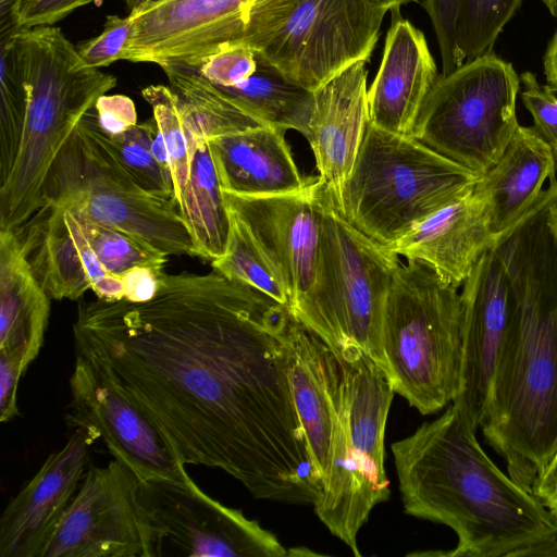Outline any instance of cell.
Returning a JSON list of instances; mask_svg holds the SVG:
<instances>
[{"label":"cell","mask_w":557,"mask_h":557,"mask_svg":"<svg viewBox=\"0 0 557 557\" xmlns=\"http://www.w3.org/2000/svg\"><path fill=\"white\" fill-rule=\"evenodd\" d=\"M290 317L214 269L165 273L149 301L82 302L73 337L185 466L221 469L258 499L313 505L323 480L292 395Z\"/></svg>","instance_id":"1"},{"label":"cell","mask_w":557,"mask_h":557,"mask_svg":"<svg viewBox=\"0 0 557 557\" xmlns=\"http://www.w3.org/2000/svg\"><path fill=\"white\" fill-rule=\"evenodd\" d=\"M549 180L535 206L495 244L516 298L480 426L508 474L532 493L557 454V243Z\"/></svg>","instance_id":"2"},{"label":"cell","mask_w":557,"mask_h":557,"mask_svg":"<svg viewBox=\"0 0 557 557\" xmlns=\"http://www.w3.org/2000/svg\"><path fill=\"white\" fill-rule=\"evenodd\" d=\"M475 429L453 404L392 444L407 515L451 528L453 557H521L557 539V519L485 454Z\"/></svg>","instance_id":"3"},{"label":"cell","mask_w":557,"mask_h":557,"mask_svg":"<svg viewBox=\"0 0 557 557\" xmlns=\"http://www.w3.org/2000/svg\"><path fill=\"white\" fill-rule=\"evenodd\" d=\"M13 38L29 90L15 164L0 187V230H17L44 205V186L61 149L115 76L84 62L53 25L20 28Z\"/></svg>","instance_id":"4"},{"label":"cell","mask_w":557,"mask_h":557,"mask_svg":"<svg viewBox=\"0 0 557 557\" xmlns=\"http://www.w3.org/2000/svg\"><path fill=\"white\" fill-rule=\"evenodd\" d=\"M458 287L421 260L398 268L382 315V350L395 393L422 414L457 396L462 364Z\"/></svg>","instance_id":"5"},{"label":"cell","mask_w":557,"mask_h":557,"mask_svg":"<svg viewBox=\"0 0 557 557\" xmlns=\"http://www.w3.org/2000/svg\"><path fill=\"white\" fill-rule=\"evenodd\" d=\"M479 175L429 148L369 124L336 203L360 232L392 247L470 191Z\"/></svg>","instance_id":"6"},{"label":"cell","mask_w":557,"mask_h":557,"mask_svg":"<svg viewBox=\"0 0 557 557\" xmlns=\"http://www.w3.org/2000/svg\"><path fill=\"white\" fill-rule=\"evenodd\" d=\"M315 200L320 220L315 281L294 315L330 348L360 347L387 374L382 315L401 262L396 252L356 228L319 180Z\"/></svg>","instance_id":"7"},{"label":"cell","mask_w":557,"mask_h":557,"mask_svg":"<svg viewBox=\"0 0 557 557\" xmlns=\"http://www.w3.org/2000/svg\"><path fill=\"white\" fill-rule=\"evenodd\" d=\"M42 200V207L63 203L85 220L129 232L168 256H194L177 205L147 193L133 180L101 128L95 106L54 160Z\"/></svg>","instance_id":"8"},{"label":"cell","mask_w":557,"mask_h":557,"mask_svg":"<svg viewBox=\"0 0 557 557\" xmlns=\"http://www.w3.org/2000/svg\"><path fill=\"white\" fill-rule=\"evenodd\" d=\"M520 76L493 50L441 74L417 119L413 136L481 176L502 157L520 125Z\"/></svg>","instance_id":"9"},{"label":"cell","mask_w":557,"mask_h":557,"mask_svg":"<svg viewBox=\"0 0 557 557\" xmlns=\"http://www.w3.org/2000/svg\"><path fill=\"white\" fill-rule=\"evenodd\" d=\"M386 12L374 0H297L251 48L313 91L351 64L369 62Z\"/></svg>","instance_id":"10"},{"label":"cell","mask_w":557,"mask_h":557,"mask_svg":"<svg viewBox=\"0 0 557 557\" xmlns=\"http://www.w3.org/2000/svg\"><path fill=\"white\" fill-rule=\"evenodd\" d=\"M275 0H153L131 10L123 60L197 67L218 51L249 46Z\"/></svg>","instance_id":"11"},{"label":"cell","mask_w":557,"mask_h":557,"mask_svg":"<svg viewBox=\"0 0 557 557\" xmlns=\"http://www.w3.org/2000/svg\"><path fill=\"white\" fill-rule=\"evenodd\" d=\"M139 498L153 557L170 547L193 557L289 556L274 534L205 494L190 478L140 482Z\"/></svg>","instance_id":"12"},{"label":"cell","mask_w":557,"mask_h":557,"mask_svg":"<svg viewBox=\"0 0 557 557\" xmlns=\"http://www.w3.org/2000/svg\"><path fill=\"white\" fill-rule=\"evenodd\" d=\"M70 391V426H84L102 438L114 458L140 482H185L190 478L147 411L96 361L81 352H75Z\"/></svg>","instance_id":"13"},{"label":"cell","mask_w":557,"mask_h":557,"mask_svg":"<svg viewBox=\"0 0 557 557\" xmlns=\"http://www.w3.org/2000/svg\"><path fill=\"white\" fill-rule=\"evenodd\" d=\"M139 484L116 459L90 467L42 557H153Z\"/></svg>","instance_id":"14"},{"label":"cell","mask_w":557,"mask_h":557,"mask_svg":"<svg viewBox=\"0 0 557 557\" xmlns=\"http://www.w3.org/2000/svg\"><path fill=\"white\" fill-rule=\"evenodd\" d=\"M460 297L462 364L453 404L476 430L485 416L498 355L516 311L513 289L494 246L475 263Z\"/></svg>","instance_id":"15"},{"label":"cell","mask_w":557,"mask_h":557,"mask_svg":"<svg viewBox=\"0 0 557 557\" xmlns=\"http://www.w3.org/2000/svg\"><path fill=\"white\" fill-rule=\"evenodd\" d=\"M317 182L298 193L269 197L222 191L226 207L243 221L280 277L293 314L302 309L315 281L320 240Z\"/></svg>","instance_id":"16"},{"label":"cell","mask_w":557,"mask_h":557,"mask_svg":"<svg viewBox=\"0 0 557 557\" xmlns=\"http://www.w3.org/2000/svg\"><path fill=\"white\" fill-rule=\"evenodd\" d=\"M97 436L73 429L65 445L49 455L0 518V557H42L86 473Z\"/></svg>","instance_id":"17"},{"label":"cell","mask_w":557,"mask_h":557,"mask_svg":"<svg viewBox=\"0 0 557 557\" xmlns=\"http://www.w3.org/2000/svg\"><path fill=\"white\" fill-rule=\"evenodd\" d=\"M36 213L23 243L33 271L51 299L76 300L88 289L104 301L124 298L122 278L102 267L74 210L52 203Z\"/></svg>","instance_id":"18"},{"label":"cell","mask_w":557,"mask_h":557,"mask_svg":"<svg viewBox=\"0 0 557 557\" xmlns=\"http://www.w3.org/2000/svg\"><path fill=\"white\" fill-rule=\"evenodd\" d=\"M366 64H351L312 91L306 139L312 149L319 181L335 202L370 124Z\"/></svg>","instance_id":"19"},{"label":"cell","mask_w":557,"mask_h":557,"mask_svg":"<svg viewBox=\"0 0 557 557\" xmlns=\"http://www.w3.org/2000/svg\"><path fill=\"white\" fill-rule=\"evenodd\" d=\"M391 25L376 75L368 88L370 124L401 136H413L421 108L437 82L435 60L424 34L391 10Z\"/></svg>","instance_id":"20"},{"label":"cell","mask_w":557,"mask_h":557,"mask_svg":"<svg viewBox=\"0 0 557 557\" xmlns=\"http://www.w3.org/2000/svg\"><path fill=\"white\" fill-rule=\"evenodd\" d=\"M329 394L332 437L322 493L313 504L314 512L329 531L359 557L357 534L373 507L389 496L373 483L355 454L342 370L333 351L329 364Z\"/></svg>","instance_id":"21"},{"label":"cell","mask_w":557,"mask_h":557,"mask_svg":"<svg viewBox=\"0 0 557 557\" xmlns=\"http://www.w3.org/2000/svg\"><path fill=\"white\" fill-rule=\"evenodd\" d=\"M284 129L259 126L208 139L223 193L269 197L307 189L318 176H304Z\"/></svg>","instance_id":"22"},{"label":"cell","mask_w":557,"mask_h":557,"mask_svg":"<svg viewBox=\"0 0 557 557\" xmlns=\"http://www.w3.org/2000/svg\"><path fill=\"white\" fill-rule=\"evenodd\" d=\"M495 244L486 205L473 187L425 219L389 249L407 260L428 263L459 287L483 252Z\"/></svg>","instance_id":"23"},{"label":"cell","mask_w":557,"mask_h":557,"mask_svg":"<svg viewBox=\"0 0 557 557\" xmlns=\"http://www.w3.org/2000/svg\"><path fill=\"white\" fill-rule=\"evenodd\" d=\"M555 173L549 146L533 126L519 125L502 157L474 185L496 242L535 206L544 182Z\"/></svg>","instance_id":"24"},{"label":"cell","mask_w":557,"mask_h":557,"mask_svg":"<svg viewBox=\"0 0 557 557\" xmlns=\"http://www.w3.org/2000/svg\"><path fill=\"white\" fill-rule=\"evenodd\" d=\"M331 350L342 370L355 454L373 483L389 496L384 437L394 386L383 369L360 347L346 344Z\"/></svg>","instance_id":"25"},{"label":"cell","mask_w":557,"mask_h":557,"mask_svg":"<svg viewBox=\"0 0 557 557\" xmlns=\"http://www.w3.org/2000/svg\"><path fill=\"white\" fill-rule=\"evenodd\" d=\"M49 299L17 230H0V352L20 358L26 369L44 344Z\"/></svg>","instance_id":"26"},{"label":"cell","mask_w":557,"mask_h":557,"mask_svg":"<svg viewBox=\"0 0 557 557\" xmlns=\"http://www.w3.org/2000/svg\"><path fill=\"white\" fill-rule=\"evenodd\" d=\"M289 383L296 411L314 466L326 469L332 437L329 394L331 348L293 313L289 321Z\"/></svg>","instance_id":"27"},{"label":"cell","mask_w":557,"mask_h":557,"mask_svg":"<svg viewBox=\"0 0 557 557\" xmlns=\"http://www.w3.org/2000/svg\"><path fill=\"white\" fill-rule=\"evenodd\" d=\"M183 120L189 141L190 172L177 208L190 234L194 256L212 262L226 250L230 234L228 211L208 138L184 116Z\"/></svg>","instance_id":"28"},{"label":"cell","mask_w":557,"mask_h":557,"mask_svg":"<svg viewBox=\"0 0 557 557\" xmlns=\"http://www.w3.org/2000/svg\"><path fill=\"white\" fill-rule=\"evenodd\" d=\"M220 88L239 109L263 126L294 129L306 137L312 91L289 82L259 57L258 67L248 79L233 87Z\"/></svg>","instance_id":"29"},{"label":"cell","mask_w":557,"mask_h":557,"mask_svg":"<svg viewBox=\"0 0 557 557\" xmlns=\"http://www.w3.org/2000/svg\"><path fill=\"white\" fill-rule=\"evenodd\" d=\"M13 34L0 37V187L15 164L29 102Z\"/></svg>","instance_id":"30"},{"label":"cell","mask_w":557,"mask_h":557,"mask_svg":"<svg viewBox=\"0 0 557 557\" xmlns=\"http://www.w3.org/2000/svg\"><path fill=\"white\" fill-rule=\"evenodd\" d=\"M227 211L230 234L226 250L221 258L211 262L212 269L289 308L286 289L273 267L243 221L228 208Z\"/></svg>","instance_id":"31"},{"label":"cell","mask_w":557,"mask_h":557,"mask_svg":"<svg viewBox=\"0 0 557 557\" xmlns=\"http://www.w3.org/2000/svg\"><path fill=\"white\" fill-rule=\"evenodd\" d=\"M77 216L88 244L111 275L122 278L136 268H164L168 255L145 239L124 230Z\"/></svg>","instance_id":"32"},{"label":"cell","mask_w":557,"mask_h":557,"mask_svg":"<svg viewBox=\"0 0 557 557\" xmlns=\"http://www.w3.org/2000/svg\"><path fill=\"white\" fill-rule=\"evenodd\" d=\"M523 0H459L457 49L461 63L490 52Z\"/></svg>","instance_id":"33"},{"label":"cell","mask_w":557,"mask_h":557,"mask_svg":"<svg viewBox=\"0 0 557 557\" xmlns=\"http://www.w3.org/2000/svg\"><path fill=\"white\" fill-rule=\"evenodd\" d=\"M150 104L170 157L174 201L178 206L187 186L190 172L189 141L177 95L171 87L149 85L141 90Z\"/></svg>","instance_id":"34"},{"label":"cell","mask_w":557,"mask_h":557,"mask_svg":"<svg viewBox=\"0 0 557 557\" xmlns=\"http://www.w3.org/2000/svg\"><path fill=\"white\" fill-rule=\"evenodd\" d=\"M109 139L123 168L144 190L174 200L172 174L152 156L144 123L123 133L109 135Z\"/></svg>","instance_id":"35"},{"label":"cell","mask_w":557,"mask_h":557,"mask_svg":"<svg viewBox=\"0 0 557 557\" xmlns=\"http://www.w3.org/2000/svg\"><path fill=\"white\" fill-rule=\"evenodd\" d=\"M521 99L533 117V127L549 146L557 171V96L547 84H541L529 71L520 75Z\"/></svg>","instance_id":"36"},{"label":"cell","mask_w":557,"mask_h":557,"mask_svg":"<svg viewBox=\"0 0 557 557\" xmlns=\"http://www.w3.org/2000/svg\"><path fill=\"white\" fill-rule=\"evenodd\" d=\"M132 30L133 22L129 15H108L102 32L76 46L77 52L89 66H108L123 60Z\"/></svg>","instance_id":"37"},{"label":"cell","mask_w":557,"mask_h":557,"mask_svg":"<svg viewBox=\"0 0 557 557\" xmlns=\"http://www.w3.org/2000/svg\"><path fill=\"white\" fill-rule=\"evenodd\" d=\"M258 67L256 51L249 46L222 49L206 58L196 69L219 87H233L248 79Z\"/></svg>","instance_id":"38"},{"label":"cell","mask_w":557,"mask_h":557,"mask_svg":"<svg viewBox=\"0 0 557 557\" xmlns=\"http://www.w3.org/2000/svg\"><path fill=\"white\" fill-rule=\"evenodd\" d=\"M421 4L435 32L442 59V74H449L462 64L457 49L459 0H422Z\"/></svg>","instance_id":"39"},{"label":"cell","mask_w":557,"mask_h":557,"mask_svg":"<svg viewBox=\"0 0 557 557\" xmlns=\"http://www.w3.org/2000/svg\"><path fill=\"white\" fill-rule=\"evenodd\" d=\"M92 1L96 0H23L14 15V28L53 25Z\"/></svg>","instance_id":"40"},{"label":"cell","mask_w":557,"mask_h":557,"mask_svg":"<svg viewBox=\"0 0 557 557\" xmlns=\"http://www.w3.org/2000/svg\"><path fill=\"white\" fill-rule=\"evenodd\" d=\"M95 109L101 128L109 135H116L137 124L134 101L124 95H102Z\"/></svg>","instance_id":"41"},{"label":"cell","mask_w":557,"mask_h":557,"mask_svg":"<svg viewBox=\"0 0 557 557\" xmlns=\"http://www.w3.org/2000/svg\"><path fill=\"white\" fill-rule=\"evenodd\" d=\"M27 369L14 356L0 352V421L9 422L18 414L17 388Z\"/></svg>","instance_id":"42"},{"label":"cell","mask_w":557,"mask_h":557,"mask_svg":"<svg viewBox=\"0 0 557 557\" xmlns=\"http://www.w3.org/2000/svg\"><path fill=\"white\" fill-rule=\"evenodd\" d=\"M165 272L163 269L136 268L122 276L124 298L131 302H146L158 293Z\"/></svg>","instance_id":"43"},{"label":"cell","mask_w":557,"mask_h":557,"mask_svg":"<svg viewBox=\"0 0 557 557\" xmlns=\"http://www.w3.org/2000/svg\"><path fill=\"white\" fill-rule=\"evenodd\" d=\"M532 493L557 519V454L536 479Z\"/></svg>","instance_id":"44"},{"label":"cell","mask_w":557,"mask_h":557,"mask_svg":"<svg viewBox=\"0 0 557 557\" xmlns=\"http://www.w3.org/2000/svg\"><path fill=\"white\" fill-rule=\"evenodd\" d=\"M144 124L147 131L149 147L152 156L165 171L171 173L168 148L156 119L152 117L149 121L144 122Z\"/></svg>","instance_id":"45"},{"label":"cell","mask_w":557,"mask_h":557,"mask_svg":"<svg viewBox=\"0 0 557 557\" xmlns=\"http://www.w3.org/2000/svg\"><path fill=\"white\" fill-rule=\"evenodd\" d=\"M543 66L547 84L557 91V30L548 41L543 57Z\"/></svg>","instance_id":"46"},{"label":"cell","mask_w":557,"mask_h":557,"mask_svg":"<svg viewBox=\"0 0 557 557\" xmlns=\"http://www.w3.org/2000/svg\"><path fill=\"white\" fill-rule=\"evenodd\" d=\"M23 0H0V37L15 33L14 15Z\"/></svg>","instance_id":"47"},{"label":"cell","mask_w":557,"mask_h":557,"mask_svg":"<svg viewBox=\"0 0 557 557\" xmlns=\"http://www.w3.org/2000/svg\"><path fill=\"white\" fill-rule=\"evenodd\" d=\"M522 556H557V539L537 543L528 548Z\"/></svg>","instance_id":"48"},{"label":"cell","mask_w":557,"mask_h":557,"mask_svg":"<svg viewBox=\"0 0 557 557\" xmlns=\"http://www.w3.org/2000/svg\"><path fill=\"white\" fill-rule=\"evenodd\" d=\"M548 226L557 243V197L552 201L547 214Z\"/></svg>","instance_id":"49"},{"label":"cell","mask_w":557,"mask_h":557,"mask_svg":"<svg viewBox=\"0 0 557 557\" xmlns=\"http://www.w3.org/2000/svg\"><path fill=\"white\" fill-rule=\"evenodd\" d=\"M379 5L391 11L393 9H400L401 5L409 2H417L418 0H374Z\"/></svg>","instance_id":"50"},{"label":"cell","mask_w":557,"mask_h":557,"mask_svg":"<svg viewBox=\"0 0 557 557\" xmlns=\"http://www.w3.org/2000/svg\"><path fill=\"white\" fill-rule=\"evenodd\" d=\"M548 12L557 18V0H542Z\"/></svg>","instance_id":"51"},{"label":"cell","mask_w":557,"mask_h":557,"mask_svg":"<svg viewBox=\"0 0 557 557\" xmlns=\"http://www.w3.org/2000/svg\"><path fill=\"white\" fill-rule=\"evenodd\" d=\"M146 1H153V0H146ZM146 1H145V2H146ZM139 4H140V3H139Z\"/></svg>","instance_id":"52"}]
</instances>
